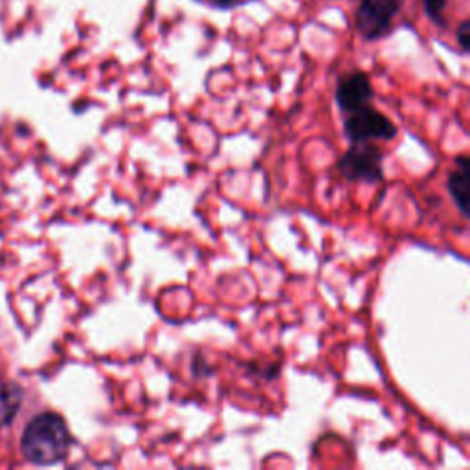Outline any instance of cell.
Masks as SVG:
<instances>
[{
	"mask_svg": "<svg viewBox=\"0 0 470 470\" xmlns=\"http://www.w3.org/2000/svg\"><path fill=\"white\" fill-rule=\"evenodd\" d=\"M457 170L448 175V192L463 217H468V192H470V164L466 156L455 161Z\"/></svg>",
	"mask_w": 470,
	"mask_h": 470,
	"instance_id": "6",
	"label": "cell"
},
{
	"mask_svg": "<svg viewBox=\"0 0 470 470\" xmlns=\"http://www.w3.org/2000/svg\"><path fill=\"white\" fill-rule=\"evenodd\" d=\"M444 5H446V0H424V10L433 21H441Z\"/></svg>",
	"mask_w": 470,
	"mask_h": 470,
	"instance_id": "8",
	"label": "cell"
},
{
	"mask_svg": "<svg viewBox=\"0 0 470 470\" xmlns=\"http://www.w3.org/2000/svg\"><path fill=\"white\" fill-rule=\"evenodd\" d=\"M219 3H221V5H230L232 0H219Z\"/></svg>",
	"mask_w": 470,
	"mask_h": 470,
	"instance_id": "10",
	"label": "cell"
},
{
	"mask_svg": "<svg viewBox=\"0 0 470 470\" xmlns=\"http://www.w3.org/2000/svg\"><path fill=\"white\" fill-rule=\"evenodd\" d=\"M468 28H470V25L465 21V23L459 26V32H457L459 45H461V48H463L465 52L468 50V37H470V34H468Z\"/></svg>",
	"mask_w": 470,
	"mask_h": 470,
	"instance_id": "9",
	"label": "cell"
},
{
	"mask_svg": "<svg viewBox=\"0 0 470 470\" xmlns=\"http://www.w3.org/2000/svg\"><path fill=\"white\" fill-rule=\"evenodd\" d=\"M344 132L351 143L373 140L388 141L397 136V127L382 112H379L371 105H364L357 110L348 112V118L344 121Z\"/></svg>",
	"mask_w": 470,
	"mask_h": 470,
	"instance_id": "3",
	"label": "cell"
},
{
	"mask_svg": "<svg viewBox=\"0 0 470 470\" xmlns=\"http://www.w3.org/2000/svg\"><path fill=\"white\" fill-rule=\"evenodd\" d=\"M399 6L401 0H362L357 12L359 32L370 41L382 37L390 30Z\"/></svg>",
	"mask_w": 470,
	"mask_h": 470,
	"instance_id": "4",
	"label": "cell"
},
{
	"mask_svg": "<svg viewBox=\"0 0 470 470\" xmlns=\"http://www.w3.org/2000/svg\"><path fill=\"white\" fill-rule=\"evenodd\" d=\"M21 402V393L16 388H5L0 392V423H10Z\"/></svg>",
	"mask_w": 470,
	"mask_h": 470,
	"instance_id": "7",
	"label": "cell"
},
{
	"mask_svg": "<svg viewBox=\"0 0 470 470\" xmlns=\"http://www.w3.org/2000/svg\"><path fill=\"white\" fill-rule=\"evenodd\" d=\"M373 98V87L364 72H351L344 76L337 89V103L344 112L357 110L370 105Z\"/></svg>",
	"mask_w": 470,
	"mask_h": 470,
	"instance_id": "5",
	"label": "cell"
},
{
	"mask_svg": "<svg viewBox=\"0 0 470 470\" xmlns=\"http://www.w3.org/2000/svg\"><path fill=\"white\" fill-rule=\"evenodd\" d=\"M23 454L36 465H52L61 461L70 450V433L63 417L43 413L25 430Z\"/></svg>",
	"mask_w": 470,
	"mask_h": 470,
	"instance_id": "1",
	"label": "cell"
},
{
	"mask_svg": "<svg viewBox=\"0 0 470 470\" xmlns=\"http://www.w3.org/2000/svg\"><path fill=\"white\" fill-rule=\"evenodd\" d=\"M339 173L353 183H381L382 181V151L370 143H353L337 164Z\"/></svg>",
	"mask_w": 470,
	"mask_h": 470,
	"instance_id": "2",
	"label": "cell"
}]
</instances>
